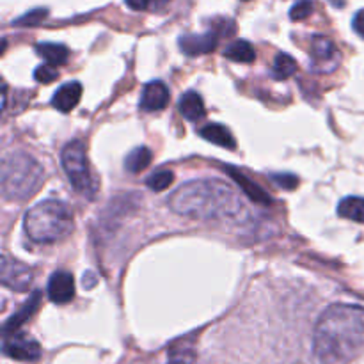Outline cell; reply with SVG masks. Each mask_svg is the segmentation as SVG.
I'll use <instances>...</instances> for the list:
<instances>
[{"label":"cell","mask_w":364,"mask_h":364,"mask_svg":"<svg viewBox=\"0 0 364 364\" xmlns=\"http://www.w3.org/2000/svg\"><path fill=\"white\" fill-rule=\"evenodd\" d=\"M364 343V308L333 304L320 315L313 333V352L322 364L352 358Z\"/></svg>","instance_id":"obj_1"},{"label":"cell","mask_w":364,"mask_h":364,"mask_svg":"<svg viewBox=\"0 0 364 364\" xmlns=\"http://www.w3.org/2000/svg\"><path fill=\"white\" fill-rule=\"evenodd\" d=\"M169 206L196 220H242L245 205L228 183L217 180L191 181L171 194Z\"/></svg>","instance_id":"obj_2"},{"label":"cell","mask_w":364,"mask_h":364,"mask_svg":"<svg viewBox=\"0 0 364 364\" xmlns=\"http://www.w3.org/2000/svg\"><path fill=\"white\" fill-rule=\"evenodd\" d=\"M23 230L36 244H53L73 231V215L63 201L46 199L25 213Z\"/></svg>","instance_id":"obj_3"},{"label":"cell","mask_w":364,"mask_h":364,"mask_svg":"<svg viewBox=\"0 0 364 364\" xmlns=\"http://www.w3.org/2000/svg\"><path fill=\"white\" fill-rule=\"evenodd\" d=\"M45 171L27 153H11L2 164V194L6 199L25 201L39 191Z\"/></svg>","instance_id":"obj_4"},{"label":"cell","mask_w":364,"mask_h":364,"mask_svg":"<svg viewBox=\"0 0 364 364\" xmlns=\"http://www.w3.org/2000/svg\"><path fill=\"white\" fill-rule=\"evenodd\" d=\"M60 162L66 173L68 180L73 185L75 191L82 196L92 198L96 192V183L92 180L91 169H89V160L85 155V148L80 141H71L64 146L60 153Z\"/></svg>","instance_id":"obj_5"},{"label":"cell","mask_w":364,"mask_h":364,"mask_svg":"<svg viewBox=\"0 0 364 364\" xmlns=\"http://www.w3.org/2000/svg\"><path fill=\"white\" fill-rule=\"evenodd\" d=\"M4 354L16 361H38L41 358V347L27 334L11 333L4 340Z\"/></svg>","instance_id":"obj_6"},{"label":"cell","mask_w":364,"mask_h":364,"mask_svg":"<svg viewBox=\"0 0 364 364\" xmlns=\"http://www.w3.org/2000/svg\"><path fill=\"white\" fill-rule=\"evenodd\" d=\"M0 281L9 290L27 291L32 283V270L25 263L9 258V256H4Z\"/></svg>","instance_id":"obj_7"},{"label":"cell","mask_w":364,"mask_h":364,"mask_svg":"<svg viewBox=\"0 0 364 364\" xmlns=\"http://www.w3.org/2000/svg\"><path fill=\"white\" fill-rule=\"evenodd\" d=\"M48 297L53 304H68L75 297V281L70 272H53L48 281Z\"/></svg>","instance_id":"obj_8"},{"label":"cell","mask_w":364,"mask_h":364,"mask_svg":"<svg viewBox=\"0 0 364 364\" xmlns=\"http://www.w3.org/2000/svg\"><path fill=\"white\" fill-rule=\"evenodd\" d=\"M180 50L188 57L206 55V53L213 52L217 46V34L215 32H206V34H187L181 36Z\"/></svg>","instance_id":"obj_9"},{"label":"cell","mask_w":364,"mask_h":364,"mask_svg":"<svg viewBox=\"0 0 364 364\" xmlns=\"http://www.w3.org/2000/svg\"><path fill=\"white\" fill-rule=\"evenodd\" d=\"M169 103V89L164 82L153 80L144 85L141 95V109L146 112H155V110L166 109Z\"/></svg>","instance_id":"obj_10"},{"label":"cell","mask_w":364,"mask_h":364,"mask_svg":"<svg viewBox=\"0 0 364 364\" xmlns=\"http://www.w3.org/2000/svg\"><path fill=\"white\" fill-rule=\"evenodd\" d=\"M82 96V85L78 82H70V84H64L57 89V92L52 98V105L55 107L59 112H70L75 107L78 105Z\"/></svg>","instance_id":"obj_11"},{"label":"cell","mask_w":364,"mask_h":364,"mask_svg":"<svg viewBox=\"0 0 364 364\" xmlns=\"http://www.w3.org/2000/svg\"><path fill=\"white\" fill-rule=\"evenodd\" d=\"M178 109H180L181 116L187 121H192V123L203 119L206 114L205 102H203V98L196 91L185 92V95L181 96L180 103H178Z\"/></svg>","instance_id":"obj_12"},{"label":"cell","mask_w":364,"mask_h":364,"mask_svg":"<svg viewBox=\"0 0 364 364\" xmlns=\"http://www.w3.org/2000/svg\"><path fill=\"white\" fill-rule=\"evenodd\" d=\"M336 46L326 36H315L311 43V55L313 63H315L316 70L318 66H329V63L333 59H336Z\"/></svg>","instance_id":"obj_13"},{"label":"cell","mask_w":364,"mask_h":364,"mask_svg":"<svg viewBox=\"0 0 364 364\" xmlns=\"http://www.w3.org/2000/svg\"><path fill=\"white\" fill-rule=\"evenodd\" d=\"M39 302H41V295L36 291V294L32 295V297L28 299V301L25 302L23 306H21L20 311H16L13 316H11L9 320H7L6 326H4V333H6V334L16 333V331L20 329V327L23 326V323L27 322V320L31 318L32 315H34L36 309L39 308Z\"/></svg>","instance_id":"obj_14"},{"label":"cell","mask_w":364,"mask_h":364,"mask_svg":"<svg viewBox=\"0 0 364 364\" xmlns=\"http://www.w3.org/2000/svg\"><path fill=\"white\" fill-rule=\"evenodd\" d=\"M199 134H201L203 139H206L212 144L220 146V148H235V137L223 124H206L205 128L199 130Z\"/></svg>","instance_id":"obj_15"},{"label":"cell","mask_w":364,"mask_h":364,"mask_svg":"<svg viewBox=\"0 0 364 364\" xmlns=\"http://www.w3.org/2000/svg\"><path fill=\"white\" fill-rule=\"evenodd\" d=\"M226 173H230V176L233 178L238 185H240L242 191L245 192V196H249L252 201L259 203V205H269L270 203L269 194H267L262 187H258L256 183H252V181L245 176V174L238 173V171H235V169H226Z\"/></svg>","instance_id":"obj_16"},{"label":"cell","mask_w":364,"mask_h":364,"mask_svg":"<svg viewBox=\"0 0 364 364\" xmlns=\"http://www.w3.org/2000/svg\"><path fill=\"white\" fill-rule=\"evenodd\" d=\"M36 52H38L41 59H45L52 66H63V64H66L68 57H70L66 46L57 45V43H39L36 46Z\"/></svg>","instance_id":"obj_17"},{"label":"cell","mask_w":364,"mask_h":364,"mask_svg":"<svg viewBox=\"0 0 364 364\" xmlns=\"http://www.w3.org/2000/svg\"><path fill=\"white\" fill-rule=\"evenodd\" d=\"M224 57L233 60V63L251 64L256 59V52L251 43L244 41V39H238V41H233L224 50Z\"/></svg>","instance_id":"obj_18"},{"label":"cell","mask_w":364,"mask_h":364,"mask_svg":"<svg viewBox=\"0 0 364 364\" xmlns=\"http://www.w3.org/2000/svg\"><path fill=\"white\" fill-rule=\"evenodd\" d=\"M338 213L340 217L348 220H355V223L364 224V198H345L343 201L338 205Z\"/></svg>","instance_id":"obj_19"},{"label":"cell","mask_w":364,"mask_h":364,"mask_svg":"<svg viewBox=\"0 0 364 364\" xmlns=\"http://www.w3.org/2000/svg\"><path fill=\"white\" fill-rule=\"evenodd\" d=\"M151 160H153L151 151L142 146V148H135L134 151L127 156L124 166H127V169L130 171V173H142V171L151 164Z\"/></svg>","instance_id":"obj_20"},{"label":"cell","mask_w":364,"mask_h":364,"mask_svg":"<svg viewBox=\"0 0 364 364\" xmlns=\"http://www.w3.org/2000/svg\"><path fill=\"white\" fill-rule=\"evenodd\" d=\"M297 71V63L291 55L288 53H279L274 59V66H272V77L277 78V80H287L290 78L291 75Z\"/></svg>","instance_id":"obj_21"},{"label":"cell","mask_w":364,"mask_h":364,"mask_svg":"<svg viewBox=\"0 0 364 364\" xmlns=\"http://www.w3.org/2000/svg\"><path fill=\"white\" fill-rule=\"evenodd\" d=\"M196 352L187 345H176L169 352V364H194Z\"/></svg>","instance_id":"obj_22"},{"label":"cell","mask_w":364,"mask_h":364,"mask_svg":"<svg viewBox=\"0 0 364 364\" xmlns=\"http://www.w3.org/2000/svg\"><path fill=\"white\" fill-rule=\"evenodd\" d=\"M173 180H174V174L171 173V171H159V173L151 174L146 183H148V187L151 188V191L162 192L166 191L167 187H171Z\"/></svg>","instance_id":"obj_23"},{"label":"cell","mask_w":364,"mask_h":364,"mask_svg":"<svg viewBox=\"0 0 364 364\" xmlns=\"http://www.w3.org/2000/svg\"><path fill=\"white\" fill-rule=\"evenodd\" d=\"M46 14H48V11L46 9L28 11L27 14L18 18V20L14 21V25H18V27H36V25H39L43 20H45Z\"/></svg>","instance_id":"obj_24"},{"label":"cell","mask_w":364,"mask_h":364,"mask_svg":"<svg viewBox=\"0 0 364 364\" xmlns=\"http://www.w3.org/2000/svg\"><path fill=\"white\" fill-rule=\"evenodd\" d=\"M169 2L171 0H127V6L134 11H159Z\"/></svg>","instance_id":"obj_25"},{"label":"cell","mask_w":364,"mask_h":364,"mask_svg":"<svg viewBox=\"0 0 364 364\" xmlns=\"http://www.w3.org/2000/svg\"><path fill=\"white\" fill-rule=\"evenodd\" d=\"M57 66H52V64H43V66H38L34 71V78L41 84H52L57 77H59V71L55 70Z\"/></svg>","instance_id":"obj_26"},{"label":"cell","mask_w":364,"mask_h":364,"mask_svg":"<svg viewBox=\"0 0 364 364\" xmlns=\"http://www.w3.org/2000/svg\"><path fill=\"white\" fill-rule=\"evenodd\" d=\"M311 13H313L311 0H299V2L290 9V18L294 21H301V20H306Z\"/></svg>","instance_id":"obj_27"},{"label":"cell","mask_w":364,"mask_h":364,"mask_svg":"<svg viewBox=\"0 0 364 364\" xmlns=\"http://www.w3.org/2000/svg\"><path fill=\"white\" fill-rule=\"evenodd\" d=\"M272 181H276L279 187L287 188V191H291V188L297 187L299 180L294 176V174H272Z\"/></svg>","instance_id":"obj_28"},{"label":"cell","mask_w":364,"mask_h":364,"mask_svg":"<svg viewBox=\"0 0 364 364\" xmlns=\"http://www.w3.org/2000/svg\"><path fill=\"white\" fill-rule=\"evenodd\" d=\"M354 28H355V32H358L359 36H363V38H364V9L359 11V13L355 14Z\"/></svg>","instance_id":"obj_29"}]
</instances>
